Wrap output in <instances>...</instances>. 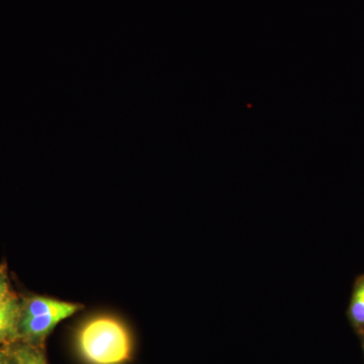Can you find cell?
Masks as SVG:
<instances>
[{
    "instance_id": "cell-1",
    "label": "cell",
    "mask_w": 364,
    "mask_h": 364,
    "mask_svg": "<svg viewBox=\"0 0 364 364\" xmlns=\"http://www.w3.org/2000/svg\"><path fill=\"white\" fill-rule=\"evenodd\" d=\"M76 347L87 364H124L131 358V335L119 318L98 316L81 326Z\"/></svg>"
},
{
    "instance_id": "cell-5",
    "label": "cell",
    "mask_w": 364,
    "mask_h": 364,
    "mask_svg": "<svg viewBox=\"0 0 364 364\" xmlns=\"http://www.w3.org/2000/svg\"><path fill=\"white\" fill-rule=\"evenodd\" d=\"M11 349L23 364H47L44 354L38 346L26 343L11 347Z\"/></svg>"
},
{
    "instance_id": "cell-4",
    "label": "cell",
    "mask_w": 364,
    "mask_h": 364,
    "mask_svg": "<svg viewBox=\"0 0 364 364\" xmlns=\"http://www.w3.org/2000/svg\"><path fill=\"white\" fill-rule=\"evenodd\" d=\"M348 315L356 331L364 334V275L359 277L354 284Z\"/></svg>"
},
{
    "instance_id": "cell-7",
    "label": "cell",
    "mask_w": 364,
    "mask_h": 364,
    "mask_svg": "<svg viewBox=\"0 0 364 364\" xmlns=\"http://www.w3.org/2000/svg\"><path fill=\"white\" fill-rule=\"evenodd\" d=\"M6 364H23L20 360V358L16 355L11 347H9V354H7Z\"/></svg>"
},
{
    "instance_id": "cell-8",
    "label": "cell",
    "mask_w": 364,
    "mask_h": 364,
    "mask_svg": "<svg viewBox=\"0 0 364 364\" xmlns=\"http://www.w3.org/2000/svg\"><path fill=\"white\" fill-rule=\"evenodd\" d=\"M7 354H9V347L0 346V364H6Z\"/></svg>"
},
{
    "instance_id": "cell-6",
    "label": "cell",
    "mask_w": 364,
    "mask_h": 364,
    "mask_svg": "<svg viewBox=\"0 0 364 364\" xmlns=\"http://www.w3.org/2000/svg\"><path fill=\"white\" fill-rule=\"evenodd\" d=\"M16 294L11 291L7 267L4 263L0 265V310L11 301Z\"/></svg>"
},
{
    "instance_id": "cell-2",
    "label": "cell",
    "mask_w": 364,
    "mask_h": 364,
    "mask_svg": "<svg viewBox=\"0 0 364 364\" xmlns=\"http://www.w3.org/2000/svg\"><path fill=\"white\" fill-rule=\"evenodd\" d=\"M77 312L78 311L75 310H67L39 316L21 315L18 324L20 340H23L26 344L38 346L60 322Z\"/></svg>"
},
{
    "instance_id": "cell-3",
    "label": "cell",
    "mask_w": 364,
    "mask_h": 364,
    "mask_svg": "<svg viewBox=\"0 0 364 364\" xmlns=\"http://www.w3.org/2000/svg\"><path fill=\"white\" fill-rule=\"evenodd\" d=\"M21 315V301L14 296L0 310V346L20 340L18 324Z\"/></svg>"
}]
</instances>
